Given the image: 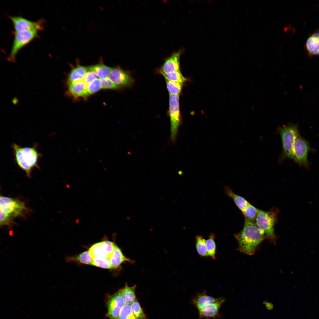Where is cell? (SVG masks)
Returning a JSON list of instances; mask_svg holds the SVG:
<instances>
[{"mask_svg":"<svg viewBox=\"0 0 319 319\" xmlns=\"http://www.w3.org/2000/svg\"><path fill=\"white\" fill-rule=\"evenodd\" d=\"M37 146L35 144L31 147H22L14 143L11 145L16 163L29 178L34 168H40L38 161L42 155L38 151Z\"/></svg>","mask_w":319,"mask_h":319,"instance_id":"3957f363","label":"cell"},{"mask_svg":"<svg viewBox=\"0 0 319 319\" xmlns=\"http://www.w3.org/2000/svg\"><path fill=\"white\" fill-rule=\"evenodd\" d=\"M278 132L281 138L283 158L293 159V147L296 138L299 134L297 126L294 125L280 127Z\"/></svg>","mask_w":319,"mask_h":319,"instance_id":"5b68a950","label":"cell"},{"mask_svg":"<svg viewBox=\"0 0 319 319\" xmlns=\"http://www.w3.org/2000/svg\"><path fill=\"white\" fill-rule=\"evenodd\" d=\"M131 305L133 313L136 319H147L136 299L132 303Z\"/></svg>","mask_w":319,"mask_h":319,"instance_id":"f546056e","label":"cell"},{"mask_svg":"<svg viewBox=\"0 0 319 319\" xmlns=\"http://www.w3.org/2000/svg\"><path fill=\"white\" fill-rule=\"evenodd\" d=\"M166 80L183 84L186 80L182 75L180 69L162 74Z\"/></svg>","mask_w":319,"mask_h":319,"instance_id":"d4e9b609","label":"cell"},{"mask_svg":"<svg viewBox=\"0 0 319 319\" xmlns=\"http://www.w3.org/2000/svg\"><path fill=\"white\" fill-rule=\"evenodd\" d=\"M182 52L180 51L175 52L166 59L160 69V73L165 74L179 69L180 58Z\"/></svg>","mask_w":319,"mask_h":319,"instance_id":"7c38bea8","label":"cell"},{"mask_svg":"<svg viewBox=\"0 0 319 319\" xmlns=\"http://www.w3.org/2000/svg\"><path fill=\"white\" fill-rule=\"evenodd\" d=\"M166 83L169 95H179L182 89L183 84L167 80H166Z\"/></svg>","mask_w":319,"mask_h":319,"instance_id":"83f0119b","label":"cell"},{"mask_svg":"<svg viewBox=\"0 0 319 319\" xmlns=\"http://www.w3.org/2000/svg\"><path fill=\"white\" fill-rule=\"evenodd\" d=\"M118 319H136L133 313L131 304L124 305Z\"/></svg>","mask_w":319,"mask_h":319,"instance_id":"f1b7e54d","label":"cell"},{"mask_svg":"<svg viewBox=\"0 0 319 319\" xmlns=\"http://www.w3.org/2000/svg\"><path fill=\"white\" fill-rule=\"evenodd\" d=\"M224 192L227 196L233 200L236 205L241 211L250 204L243 197L235 193L229 186H226L225 187Z\"/></svg>","mask_w":319,"mask_h":319,"instance_id":"d6986e66","label":"cell"},{"mask_svg":"<svg viewBox=\"0 0 319 319\" xmlns=\"http://www.w3.org/2000/svg\"><path fill=\"white\" fill-rule=\"evenodd\" d=\"M101 87V80L96 78L87 85V91L88 95L93 94L99 91Z\"/></svg>","mask_w":319,"mask_h":319,"instance_id":"1f68e13d","label":"cell"},{"mask_svg":"<svg viewBox=\"0 0 319 319\" xmlns=\"http://www.w3.org/2000/svg\"><path fill=\"white\" fill-rule=\"evenodd\" d=\"M88 251L92 259L95 257L109 258L108 255L105 253L102 248L100 242L93 245L89 248Z\"/></svg>","mask_w":319,"mask_h":319,"instance_id":"603a6c76","label":"cell"},{"mask_svg":"<svg viewBox=\"0 0 319 319\" xmlns=\"http://www.w3.org/2000/svg\"><path fill=\"white\" fill-rule=\"evenodd\" d=\"M224 301L211 303L199 310L200 317L206 319L215 317L218 314L220 307Z\"/></svg>","mask_w":319,"mask_h":319,"instance_id":"2e32d148","label":"cell"},{"mask_svg":"<svg viewBox=\"0 0 319 319\" xmlns=\"http://www.w3.org/2000/svg\"><path fill=\"white\" fill-rule=\"evenodd\" d=\"M108 77L113 82L120 86H130L133 82L131 76L118 67L112 68Z\"/></svg>","mask_w":319,"mask_h":319,"instance_id":"8fae6325","label":"cell"},{"mask_svg":"<svg viewBox=\"0 0 319 319\" xmlns=\"http://www.w3.org/2000/svg\"><path fill=\"white\" fill-rule=\"evenodd\" d=\"M124 305L121 289L109 297L106 300V305L107 315L109 319H118Z\"/></svg>","mask_w":319,"mask_h":319,"instance_id":"ba28073f","label":"cell"},{"mask_svg":"<svg viewBox=\"0 0 319 319\" xmlns=\"http://www.w3.org/2000/svg\"><path fill=\"white\" fill-rule=\"evenodd\" d=\"M310 149L307 142L298 135L293 147V159L300 165H307L308 162L307 155Z\"/></svg>","mask_w":319,"mask_h":319,"instance_id":"9c48e42d","label":"cell"},{"mask_svg":"<svg viewBox=\"0 0 319 319\" xmlns=\"http://www.w3.org/2000/svg\"><path fill=\"white\" fill-rule=\"evenodd\" d=\"M224 300L223 298H214L209 296L204 291L202 293H198L193 299L192 302L199 310L211 303Z\"/></svg>","mask_w":319,"mask_h":319,"instance_id":"4fadbf2b","label":"cell"},{"mask_svg":"<svg viewBox=\"0 0 319 319\" xmlns=\"http://www.w3.org/2000/svg\"><path fill=\"white\" fill-rule=\"evenodd\" d=\"M266 307L268 309H271L273 307L272 305L270 303H267L266 304Z\"/></svg>","mask_w":319,"mask_h":319,"instance_id":"d590c367","label":"cell"},{"mask_svg":"<svg viewBox=\"0 0 319 319\" xmlns=\"http://www.w3.org/2000/svg\"><path fill=\"white\" fill-rule=\"evenodd\" d=\"M39 31L33 30L15 32L12 49L7 60L10 62H15L19 52L37 37Z\"/></svg>","mask_w":319,"mask_h":319,"instance_id":"8992f818","label":"cell"},{"mask_svg":"<svg viewBox=\"0 0 319 319\" xmlns=\"http://www.w3.org/2000/svg\"><path fill=\"white\" fill-rule=\"evenodd\" d=\"M87 85L83 80L69 84L68 92L75 97H86L88 96Z\"/></svg>","mask_w":319,"mask_h":319,"instance_id":"9a60e30c","label":"cell"},{"mask_svg":"<svg viewBox=\"0 0 319 319\" xmlns=\"http://www.w3.org/2000/svg\"><path fill=\"white\" fill-rule=\"evenodd\" d=\"M121 87L113 82L108 77L101 80V87L102 89H118Z\"/></svg>","mask_w":319,"mask_h":319,"instance_id":"836d02e7","label":"cell"},{"mask_svg":"<svg viewBox=\"0 0 319 319\" xmlns=\"http://www.w3.org/2000/svg\"><path fill=\"white\" fill-rule=\"evenodd\" d=\"M17 99L16 98V99H14V100H13V102H14V104H16V103H17V102H18V101H17Z\"/></svg>","mask_w":319,"mask_h":319,"instance_id":"8d00e7d4","label":"cell"},{"mask_svg":"<svg viewBox=\"0 0 319 319\" xmlns=\"http://www.w3.org/2000/svg\"><path fill=\"white\" fill-rule=\"evenodd\" d=\"M136 286L135 285L131 287H129L126 285L123 288L121 289L125 304H131L136 299Z\"/></svg>","mask_w":319,"mask_h":319,"instance_id":"7402d4cb","label":"cell"},{"mask_svg":"<svg viewBox=\"0 0 319 319\" xmlns=\"http://www.w3.org/2000/svg\"><path fill=\"white\" fill-rule=\"evenodd\" d=\"M88 67L95 71L97 76L101 80L108 77L112 69L102 63Z\"/></svg>","mask_w":319,"mask_h":319,"instance_id":"ffe728a7","label":"cell"},{"mask_svg":"<svg viewBox=\"0 0 319 319\" xmlns=\"http://www.w3.org/2000/svg\"><path fill=\"white\" fill-rule=\"evenodd\" d=\"M92 265L104 268L113 269L110 259L94 258H92Z\"/></svg>","mask_w":319,"mask_h":319,"instance_id":"4dcf8cb0","label":"cell"},{"mask_svg":"<svg viewBox=\"0 0 319 319\" xmlns=\"http://www.w3.org/2000/svg\"><path fill=\"white\" fill-rule=\"evenodd\" d=\"M279 210L274 207L269 211L259 209L255 222L264 232L266 237L274 242L276 240L274 232L275 225L277 221V216Z\"/></svg>","mask_w":319,"mask_h":319,"instance_id":"277c9868","label":"cell"},{"mask_svg":"<svg viewBox=\"0 0 319 319\" xmlns=\"http://www.w3.org/2000/svg\"><path fill=\"white\" fill-rule=\"evenodd\" d=\"M66 261L67 262L74 261L87 265H92V259L88 250L77 256L67 257Z\"/></svg>","mask_w":319,"mask_h":319,"instance_id":"44dd1931","label":"cell"},{"mask_svg":"<svg viewBox=\"0 0 319 319\" xmlns=\"http://www.w3.org/2000/svg\"><path fill=\"white\" fill-rule=\"evenodd\" d=\"M109 259L113 269L118 268L122 263L125 262H133L132 260L123 255L121 250L116 245L113 253Z\"/></svg>","mask_w":319,"mask_h":319,"instance_id":"e0dca14e","label":"cell"},{"mask_svg":"<svg viewBox=\"0 0 319 319\" xmlns=\"http://www.w3.org/2000/svg\"><path fill=\"white\" fill-rule=\"evenodd\" d=\"M87 67L78 65L71 70L68 77L69 83L83 80L87 71Z\"/></svg>","mask_w":319,"mask_h":319,"instance_id":"ac0fdd59","label":"cell"},{"mask_svg":"<svg viewBox=\"0 0 319 319\" xmlns=\"http://www.w3.org/2000/svg\"><path fill=\"white\" fill-rule=\"evenodd\" d=\"M235 237L238 242L239 250L249 255L253 254L259 245L266 238L255 221L246 219L242 229L235 235Z\"/></svg>","mask_w":319,"mask_h":319,"instance_id":"6da1fadb","label":"cell"},{"mask_svg":"<svg viewBox=\"0 0 319 319\" xmlns=\"http://www.w3.org/2000/svg\"><path fill=\"white\" fill-rule=\"evenodd\" d=\"M100 242L102 248L110 258L113 253L116 245L113 242L108 241Z\"/></svg>","mask_w":319,"mask_h":319,"instance_id":"d6a6232c","label":"cell"},{"mask_svg":"<svg viewBox=\"0 0 319 319\" xmlns=\"http://www.w3.org/2000/svg\"><path fill=\"white\" fill-rule=\"evenodd\" d=\"M25 203L19 200L1 196L0 225L9 229L14 225L17 217H23L29 212Z\"/></svg>","mask_w":319,"mask_h":319,"instance_id":"7a4b0ae2","label":"cell"},{"mask_svg":"<svg viewBox=\"0 0 319 319\" xmlns=\"http://www.w3.org/2000/svg\"><path fill=\"white\" fill-rule=\"evenodd\" d=\"M169 114L170 121V138L173 142L176 139L180 123L179 95H169Z\"/></svg>","mask_w":319,"mask_h":319,"instance_id":"52a82bcc","label":"cell"},{"mask_svg":"<svg viewBox=\"0 0 319 319\" xmlns=\"http://www.w3.org/2000/svg\"><path fill=\"white\" fill-rule=\"evenodd\" d=\"M215 235L213 233L211 234L209 239L206 240V246L208 256L211 257L212 259H216V245L214 240Z\"/></svg>","mask_w":319,"mask_h":319,"instance_id":"484cf974","label":"cell"},{"mask_svg":"<svg viewBox=\"0 0 319 319\" xmlns=\"http://www.w3.org/2000/svg\"><path fill=\"white\" fill-rule=\"evenodd\" d=\"M305 47L310 56H319V30L316 31L308 38Z\"/></svg>","mask_w":319,"mask_h":319,"instance_id":"5bb4252c","label":"cell"},{"mask_svg":"<svg viewBox=\"0 0 319 319\" xmlns=\"http://www.w3.org/2000/svg\"><path fill=\"white\" fill-rule=\"evenodd\" d=\"M195 239L196 249L198 254L203 257L208 256L206 246V240L201 235L197 236Z\"/></svg>","mask_w":319,"mask_h":319,"instance_id":"cb8c5ba5","label":"cell"},{"mask_svg":"<svg viewBox=\"0 0 319 319\" xmlns=\"http://www.w3.org/2000/svg\"><path fill=\"white\" fill-rule=\"evenodd\" d=\"M259 209L250 204L241 211L245 219L255 221Z\"/></svg>","mask_w":319,"mask_h":319,"instance_id":"4316f807","label":"cell"},{"mask_svg":"<svg viewBox=\"0 0 319 319\" xmlns=\"http://www.w3.org/2000/svg\"><path fill=\"white\" fill-rule=\"evenodd\" d=\"M87 68L88 71L83 80L87 85L96 78L97 76L95 71L90 69L88 67Z\"/></svg>","mask_w":319,"mask_h":319,"instance_id":"e575fe53","label":"cell"},{"mask_svg":"<svg viewBox=\"0 0 319 319\" xmlns=\"http://www.w3.org/2000/svg\"><path fill=\"white\" fill-rule=\"evenodd\" d=\"M9 18L13 23L15 32L33 30L40 31L43 29L41 24L39 22L32 21L19 16H10Z\"/></svg>","mask_w":319,"mask_h":319,"instance_id":"30bf717a","label":"cell"}]
</instances>
